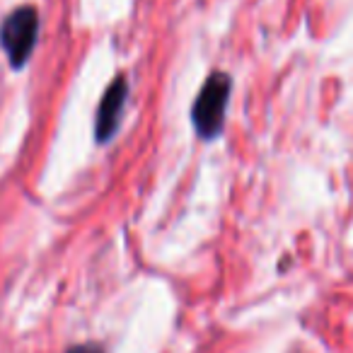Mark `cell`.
<instances>
[{"instance_id": "6da1fadb", "label": "cell", "mask_w": 353, "mask_h": 353, "mask_svg": "<svg viewBox=\"0 0 353 353\" xmlns=\"http://www.w3.org/2000/svg\"><path fill=\"white\" fill-rule=\"evenodd\" d=\"M228 99H230V78L225 73H213L194 102V126L203 138L221 133Z\"/></svg>"}, {"instance_id": "7a4b0ae2", "label": "cell", "mask_w": 353, "mask_h": 353, "mask_svg": "<svg viewBox=\"0 0 353 353\" xmlns=\"http://www.w3.org/2000/svg\"><path fill=\"white\" fill-rule=\"evenodd\" d=\"M37 32H39V17L34 8H17L6 17L0 27V44L15 68L27 63L37 44Z\"/></svg>"}, {"instance_id": "3957f363", "label": "cell", "mask_w": 353, "mask_h": 353, "mask_svg": "<svg viewBox=\"0 0 353 353\" xmlns=\"http://www.w3.org/2000/svg\"><path fill=\"white\" fill-rule=\"evenodd\" d=\"M128 97V85L126 78H117L109 90L104 92L102 104L97 109V141H109L114 136L119 126V119H121L123 104Z\"/></svg>"}, {"instance_id": "277c9868", "label": "cell", "mask_w": 353, "mask_h": 353, "mask_svg": "<svg viewBox=\"0 0 353 353\" xmlns=\"http://www.w3.org/2000/svg\"><path fill=\"white\" fill-rule=\"evenodd\" d=\"M68 353H104V351H102V348H97V346H88V343H85V346L70 348Z\"/></svg>"}]
</instances>
